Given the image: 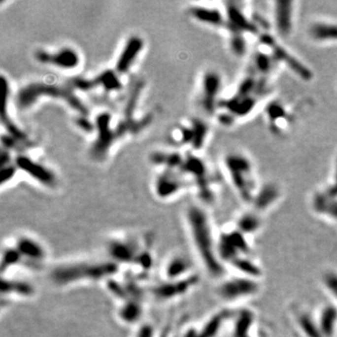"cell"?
I'll return each mask as SVG.
<instances>
[{"mask_svg":"<svg viewBox=\"0 0 337 337\" xmlns=\"http://www.w3.org/2000/svg\"><path fill=\"white\" fill-rule=\"evenodd\" d=\"M117 269L118 265L111 260L70 261L56 266L51 271L50 278L59 287H67L105 280L113 276Z\"/></svg>","mask_w":337,"mask_h":337,"instance_id":"1","label":"cell"},{"mask_svg":"<svg viewBox=\"0 0 337 337\" xmlns=\"http://www.w3.org/2000/svg\"><path fill=\"white\" fill-rule=\"evenodd\" d=\"M48 258L46 246L35 237L22 234L3 247L1 270L5 271L23 266L31 270L43 267Z\"/></svg>","mask_w":337,"mask_h":337,"instance_id":"2","label":"cell"},{"mask_svg":"<svg viewBox=\"0 0 337 337\" xmlns=\"http://www.w3.org/2000/svg\"><path fill=\"white\" fill-rule=\"evenodd\" d=\"M41 96H50L54 99L62 100L76 110L81 116L87 115V108L81 100L78 99L70 84L68 85H57V84L32 83L23 87L19 91L16 103L20 109H28L36 102L37 99Z\"/></svg>","mask_w":337,"mask_h":337,"instance_id":"3","label":"cell"},{"mask_svg":"<svg viewBox=\"0 0 337 337\" xmlns=\"http://www.w3.org/2000/svg\"><path fill=\"white\" fill-rule=\"evenodd\" d=\"M190 236L196 247L197 252L210 271L215 272L216 262L212 249V239L205 213L199 207L192 206L188 209L187 215Z\"/></svg>","mask_w":337,"mask_h":337,"instance_id":"4","label":"cell"},{"mask_svg":"<svg viewBox=\"0 0 337 337\" xmlns=\"http://www.w3.org/2000/svg\"><path fill=\"white\" fill-rule=\"evenodd\" d=\"M140 246L139 240L132 236H119L110 240L108 254L111 257L110 260L117 265L118 263L149 262V253Z\"/></svg>","mask_w":337,"mask_h":337,"instance_id":"5","label":"cell"},{"mask_svg":"<svg viewBox=\"0 0 337 337\" xmlns=\"http://www.w3.org/2000/svg\"><path fill=\"white\" fill-rule=\"evenodd\" d=\"M225 163L235 188L243 198L251 199L254 180L250 160L242 154L233 153L226 157Z\"/></svg>","mask_w":337,"mask_h":337,"instance_id":"6","label":"cell"},{"mask_svg":"<svg viewBox=\"0 0 337 337\" xmlns=\"http://www.w3.org/2000/svg\"><path fill=\"white\" fill-rule=\"evenodd\" d=\"M111 119L112 117L109 112H102L96 118L98 136L90 151L91 156L96 160L104 159L113 141L117 138L115 130L111 128Z\"/></svg>","mask_w":337,"mask_h":337,"instance_id":"7","label":"cell"},{"mask_svg":"<svg viewBox=\"0 0 337 337\" xmlns=\"http://www.w3.org/2000/svg\"><path fill=\"white\" fill-rule=\"evenodd\" d=\"M262 42L264 43V45L269 47V49L271 50L270 54L276 62L285 64L301 79L309 81L313 77L311 70L306 66L303 64L297 57L290 54V52L287 51L285 48L277 44L276 41L271 38V37L264 35Z\"/></svg>","mask_w":337,"mask_h":337,"instance_id":"8","label":"cell"},{"mask_svg":"<svg viewBox=\"0 0 337 337\" xmlns=\"http://www.w3.org/2000/svg\"><path fill=\"white\" fill-rule=\"evenodd\" d=\"M35 57L39 63L56 66L64 69L75 68L80 63L79 55L71 48H63L54 54L43 50H37L35 53Z\"/></svg>","mask_w":337,"mask_h":337,"instance_id":"9","label":"cell"},{"mask_svg":"<svg viewBox=\"0 0 337 337\" xmlns=\"http://www.w3.org/2000/svg\"><path fill=\"white\" fill-rule=\"evenodd\" d=\"M69 84L72 86L73 89L75 88L83 91L93 89L99 85L102 86L107 91H118L122 88L121 82L119 80L118 75L111 69L104 70L92 80H87L84 78H75Z\"/></svg>","mask_w":337,"mask_h":337,"instance_id":"10","label":"cell"},{"mask_svg":"<svg viewBox=\"0 0 337 337\" xmlns=\"http://www.w3.org/2000/svg\"><path fill=\"white\" fill-rule=\"evenodd\" d=\"M294 2L276 1L273 4V25L276 32L282 37H288L293 29Z\"/></svg>","mask_w":337,"mask_h":337,"instance_id":"11","label":"cell"},{"mask_svg":"<svg viewBox=\"0 0 337 337\" xmlns=\"http://www.w3.org/2000/svg\"><path fill=\"white\" fill-rule=\"evenodd\" d=\"M221 84V77L215 71H208L203 76L202 106L208 114H214L216 107L218 106L216 99L220 92Z\"/></svg>","mask_w":337,"mask_h":337,"instance_id":"12","label":"cell"},{"mask_svg":"<svg viewBox=\"0 0 337 337\" xmlns=\"http://www.w3.org/2000/svg\"><path fill=\"white\" fill-rule=\"evenodd\" d=\"M15 164L17 168L26 171L40 184L48 187L55 186L56 179L54 172L33 159H29L25 155H20L15 159Z\"/></svg>","mask_w":337,"mask_h":337,"instance_id":"13","label":"cell"},{"mask_svg":"<svg viewBox=\"0 0 337 337\" xmlns=\"http://www.w3.org/2000/svg\"><path fill=\"white\" fill-rule=\"evenodd\" d=\"M1 83H2V109H1V122L3 126H5L6 130L8 131L9 135L14 138L15 140H18L19 142L27 143L28 142V136L27 134L20 130L16 126L15 123L10 120L9 114L7 112V107H8V101H9V82L5 78V76H1Z\"/></svg>","mask_w":337,"mask_h":337,"instance_id":"14","label":"cell"},{"mask_svg":"<svg viewBox=\"0 0 337 337\" xmlns=\"http://www.w3.org/2000/svg\"><path fill=\"white\" fill-rule=\"evenodd\" d=\"M143 48V40L138 36L131 37L126 43L116 62V71L118 73H126L130 70L131 65L139 56L140 51Z\"/></svg>","mask_w":337,"mask_h":337,"instance_id":"15","label":"cell"},{"mask_svg":"<svg viewBox=\"0 0 337 337\" xmlns=\"http://www.w3.org/2000/svg\"><path fill=\"white\" fill-rule=\"evenodd\" d=\"M309 37L318 43L337 42V23L318 21L313 23L308 29Z\"/></svg>","mask_w":337,"mask_h":337,"instance_id":"16","label":"cell"},{"mask_svg":"<svg viewBox=\"0 0 337 337\" xmlns=\"http://www.w3.org/2000/svg\"><path fill=\"white\" fill-rule=\"evenodd\" d=\"M189 12L193 18L201 23L215 28L226 26V17L219 9L206 7H192Z\"/></svg>","mask_w":337,"mask_h":337,"instance_id":"17","label":"cell"},{"mask_svg":"<svg viewBox=\"0 0 337 337\" xmlns=\"http://www.w3.org/2000/svg\"><path fill=\"white\" fill-rule=\"evenodd\" d=\"M34 289L25 280L12 279L11 277L5 278L3 277V285H2V294L8 296L14 297H23L29 298L34 294Z\"/></svg>","mask_w":337,"mask_h":337,"instance_id":"18","label":"cell"},{"mask_svg":"<svg viewBox=\"0 0 337 337\" xmlns=\"http://www.w3.org/2000/svg\"><path fill=\"white\" fill-rule=\"evenodd\" d=\"M183 186V182L175 177L172 172H165L158 179L156 191L160 198H168L176 193Z\"/></svg>","mask_w":337,"mask_h":337,"instance_id":"19","label":"cell"},{"mask_svg":"<svg viewBox=\"0 0 337 337\" xmlns=\"http://www.w3.org/2000/svg\"><path fill=\"white\" fill-rule=\"evenodd\" d=\"M152 121V116L147 115L140 121H136L133 119H124L119 123V125L115 129V133L117 138L124 136L126 133H136L141 131L143 128L147 127Z\"/></svg>","mask_w":337,"mask_h":337,"instance_id":"20","label":"cell"},{"mask_svg":"<svg viewBox=\"0 0 337 337\" xmlns=\"http://www.w3.org/2000/svg\"><path fill=\"white\" fill-rule=\"evenodd\" d=\"M187 263L182 258L171 257L170 260L166 263L164 268L165 274L164 276L169 281H176L177 278H181L183 273L187 270Z\"/></svg>","mask_w":337,"mask_h":337,"instance_id":"21","label":"cell"},{"mask_svg":"<svg viewBox=\"0 0 337 337\" xmlns=\"http://www.w3.org/2000/svg\"><path fill=\"white\" fill-rule=\"evenodd\" d=\"M151 160L155 164H161L166 165L169 168H177L181 167L184 159H182V156L178 153H155L151 156Z\"/></svg>","mask_w":337,"mask_h":337,"instance_id":"22","label":"cell"},{"mask_svg":"<svg viewBox=\"0 0 337 337\" xmlns=\"http://www.w3.org/2000/svg\"><path fill=\"white\" fill-rule=\"evenodd\" d=\"M276 62L271 54H265L263 52L258 53L254 58V67L261 74L268 75L271 73L273 64Z\"/></svg>","mask_w":337,"mask_h":337,"instance_id":"23","label":"cell"},{"mask_svg":"<svg viewBox=\"0 0 337 337\" xmlns=\"http://www.w3.org/2000/svg\"><path fill=\"white\" fill-rule=\"evenodd\" d=\"M191 128L193 131V140H192V146L196 149H200L205 140L206 135L208 133V127L205 123L200 119H193Z\"/></svg>","mask_w":337,"mask_h":337,"instance_id":"24","label":"cell"},{"mask_svg":"<svg viewBox=\"0 0 337 337\" xmlns=\"http://www.w3.org/2000/svg\"><path fill=\"white\" fill-rule=\"evenodd\" d=\"M231 32L230 37V48L233 54L236 56H243L246 52V40L244 37V34L238 33V32Z\"/></svg>","mask_w":337,"mask_h":337,"instance_id":"25","label":"cell"},{"mask_svg":"<svg viewBox=\"0 0 337 337\" xmlns=\"http://www.w3.org/2000/svg\"><path fill=\"white\" fill-rule=\"evenodd\" d=\"M141 90H142V84L141 83H138L135 85V87L132 89L130 99L127 102L126 108H125V119H133L132 118L133 112L136 109Z\"/></svg>","mask_w":337,"mask_h":337,"instance_id":"26","label":"cell"},{"mask_svg":"<svg viewBox=\"0 0 337 337\" xmlns=\"http://www.w3.org/2000/svg\"><path fill=\"white\" fill-rule=\"evenodd\" d=\"M16 166H13V165H7L5 167L1 168V176H0V180H1V184H5L7 182L10 181L13 176L15 175L16 173Z\"/></svg>","mask_w":337,"mask_h":337,"instance_id":"27","label":"cell"},{"mask_svg":"<svg viewBox=\"0 0 337 337\" xmlns=\"http://www.w3.org/2000/svg\"><path fill=\"white\" fill-rule=\"evenodd\" d=\"M77 125L79 128H81L83 131H93L94 126L90 123V121L87 120V118L85 116H81L77 119Z\"/></svg>","mask_w":337,"mask_h":337,"instance_id":"28","label":"cell"},{"mask_svg":"<svg viewBox=\"0 0 337 337\" xmlns=\"http://www.w3.org/2000/svg\"><path fill=\"white\" fill-rule=\"evenodd\" d=\"M134 337H154L153 329L148 325H143L138 330L136 336Z\"/></svg>","mask_w":337,"mask_h":337,"instance_id":"29","label":"cell"},{"mask_svg":"<svg viewBox=\"0 0 337 337\" xmlns=\"http://www.w3.org/2000/svg\"><path fill=\"white\" fill-rule=\"evenodd\" d=\"M9 150L5 149V148H3V149L1 150V154H0V165H1V167L3 168V167H5V166H7V165H9V160H10V156H9V152H8Z\"/></svg>","mask_w":337,"mask_h":337,"instance_id":"30","label":"cell"}]
</instances>
